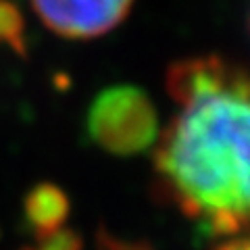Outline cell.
<instances>
[{
  "label": "cell",
  "instance_id": "cell-6",
  "mask_svg": "<svg viewBox=\"0 0 250 250\" xmlns=\"http://www.w3.org/2000/svg\"><path fill=\"white\" fill-rule=\"evenodd\" d=\"M217 250H250V238H236L225 242L223 246H219Z\"/></svg>",
  "mask_w": 250,
  "mask_h": 250
},
{
  "label": "cell",
  "instance_id": "cell-2",
  "mask_svg": "<svg viewBox=\"0 0 250 250\" xmlns=\"http://www.w3.org/2000/svg\"><path fill=\"white\" fill-rule=\"evenodd\" d=\"M88 134L115 154H136L156 142V113L150 98L131 85L108 88L88 111Z\"/></svg>",
  "mask_w": 250,
  "mask_h": 250
},
{
  "label": "cell",
  "instance_id": "cell-3",
  "mask_svg": "<svg viewBox=\"0 0 250 250\" xmlns=\"http://www.w3.org/2000/svg\"><path fill=\"white\" fill-rule=\"evenodd\" d=\"M46 27L69 40L108 34L127 17L134 0H31Z\"/></svg>",
  "mask_w": 250,
  "mask_h": 250
},
{
  "label": "cell",
  "instance_id": "cell-4",
  "mask_svg": "<svg viewBox=\"0 0 250 250\" xmlns=\"http://www.w3.org/2000/svg\"><path fill=\"white\" fill-rule=\"evenodd\" d=\"M69 213V200L61 188L40 184L31 188L25 198V219L40 238L59 231Z\"/></svg>",
  "mask_w": 250,
  "mask_h": 250
},
{
  "label": "cell",
  "instance_id": "cell-5",
  "mask_svg": "<svg viewBox=\"0 0 250 250\" xmlns=\"http://www.w3.org/2000/svg\"><path fill=\"white\" fill-rule=\"evenodd\" d=\"M0 42L9 44L15 52L25 54V27L21 13L9 0H0Z\"/></svg>",
  "mask_w": 250,
  "mask_h": 250
},
{
  "label": "cell",
  "instance_id": "cell-1",
  "mask_svg": "<svg viewBox=\"0 0 250 250\" xmlns=\"http://www.w3.org/2000/svg\"><path fill=\"white\" fill-rule=\"evenodd\" d=\"M177 113L156 140L167 198L213 233L250 228V69L219 57L169 67Z\"/></svg>",
  "mask_w": 250,
  "mask_h": 250
}]
</instances>
